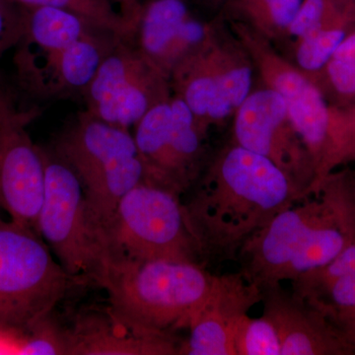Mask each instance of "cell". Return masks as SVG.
<instances>
[{"label":"cell","instance_id":"6da1fadb","mask_svg":"<svg viewBox=\"0 0 355 355\" xmlns=\"http://www.w3.org/2000/svg\"><path fill=\"white\" fill-rule=\"evenodd\" d=\"M184 202L202 261L237 260L282 210L308 196L275 163L232 144L209 158Z\"/></svg>","mask_w":355,"mask_h":355},{"label":"cell","instance_id":"7a4b0ae2","mask_svg":"<svg viewBox=\"0 0 355 355\" xmlns=\"http://www.w3.org/2000/svg\"><path fill=\"white\" fill-rule=\"evenodd\" d=\"M214 279L195 261H109L99 286L108 293L110 305L128 319L173 334L188 329Z\"/></svg>","mask_w":355,"mask_h":355},{"label":"cell","instance_id":"3957f363","mask_svg":"<svg viewBox=\"0 0 355 355\" xmlns=\"http://www.w3.org/2000/svg\"><path fill=\"white\" fill-rule=\"evenodd\" d=\"M53 148L78 178L100 236L121 198L144 180L132 133L85 110Z\"/></svg>","mask_w":355,"mask_h":355},{"label":"cell","instance_id":"277c9868","mask_svg":"<svg viewBox=\"0 0 355 355\" xmlns=\"http://www.w3.org/2000/svg\"><path fill=\"white\" fill-rule=\"evenodd\" d=\"M109 261H202L182 197L149 182L128 191L100 232ZM105 268V266H104Z\"/></svg>","mask_w":355,"mask_h":355},{"label":"cell","instance_id":"5b68a950","mask_svg":"<svg viewBox=\"0 0 355 355\" xmlns=\"http://www.w3.org/2000/svg\"><path fill=\"white\" fill-rule=\"evenodd\" d=\"M71 280L37 231L0 219V335L20 336L51 314Z\"/></svg>","mask_w":355,"mask_h":355},{"label":"cell","instance_id":"8992f818","mask_svg":"<svg viewBox=\"0 0 355 355\" xmlns=\"http://www.w3.org/2000/svg\"><path fill=\"white\" fill-rule=\"evenodd\" d=\"M336 214L333 190L320 184L315 193L279 212L241 248L239 272L260 291L291 282L330 230Z\"/></svg>","mask_w":355,"mask_h":355},{"label":"cell","instance_id":"52a82bcc","mask_svg":"<svg viewBox=\"0 0 355 355\" xmlns=\"http://www.w3.org/2000/svg\"><path fill=\"white\" fill-rule=\"evenodd\" d=\"M41 153L44 189L37 232L72 279L99 286L105 254L80 182L53 148Z\"/></svg>","mask_w":355,"mask_h":355},{"label":"cell","instance_id":"ba28073f","mask_svg":"<svg viewBox=\"0 0 355 355\" xmlns=\"http://www.w3.org/2000/svg\"><path fill=\"white\" fill-rule=\"evenodd\" d=\"M132 133L144 181L180 197L197 184L209 162L207 128L179 97L154 106L135 125Z\"/></svg>","mask_w":355,"mask_h":355},{"label":"cell","instance_id":"9c48e42d","mask_svg":"<svg viewBox=\"0 0 355 355\" xmlns=\"http://www.w3.org/2000/svg\"><path fill=\"white\" fill-rule=\"evenodd\" d=\"M38 108L23 109L12 91L0 81V207L11 220L37 231L44 198L41 146L33 142L28 125Z\"/></svg>","mask_w":355,"mask_h":355},{"label":"cell","instance_id":"30bf717a","mask_svg":"<svg viewBox=\"0 0 355 355\" xmlns=\"http://www.w3.org/2000/svg\"><path fill=\"white\" fill-rule=\"evenodd\" d=\"M232 142L272 161L308 195L314 193L312 161L279 93L266 86L250 93L233 116Z\"/></svg>","mask_w":355,"mask_h":355},{"label":"cell","instance_id":"8fae6325","mask_svg":"<svg viewBox=\"0 0 355 355\" xmlns=\"http://www.w3.org/2000/svg\"><path fill=\"white\" fill-rule=\"evenodd\" d=\"M260 289L241 272L216 275L209 295L191 318L181 355H235L236 331L243 318L261 303Z\"/></svg>","mask_w":355,"mask_h":355},{"label":"cell","instance_id":"7c38bea8","mask_svg":"<svg viewBox=\"0 0 355 355\" xmlns=\"http://www.w3.org/2000/svg\"><path fill=\"white\" fill-rule=\"evenodd\" d=\"M286 101L292 123L312 161L315 193L336 167L349 160L347 116L331 108L314 80Z\"/></svg>","mask_w":355,"mask_h":355},{"label":"cell","instance_id":"4fadbf2b","mask_svg":"<svg viewBox=\"0 0 355 355\" xmlns=\"http://www.w3.org/2000/svg\"><path fill=\"white\" fill-rule=\"evenodd\" d=\"M261 293L263 313L279 334L282 355H352L335 324L304 299L282 284Z\"/></svg>","mask_w":355,"mask_h":355},{"label":"cell","instance_id":"5bb4252c","mask_svg":"<svg viewBox=\"0 0 355 355\" xmlns=\"http://www.w3.org/2000/svg\"><path fill=\"white\" fill-rule=\"evenodd\" d=\"M69 331L70 355L179 354L173 334L135 323L111 305L81 315Z\"/></svg>","mask_w":355,"mask_h":355},{"label":"cell","instance_id":"9a60e30c","mask_svg":"<svg viewBox=\"0 0 355 355\" xmlns=\"http://www.w3.org/2000/svg\"><path fill=\"white\" fill-rule=\"evenodd\" d=\"M119 41L111 33L96 30L18 76L20 83L40 97L83 95L100 64Z\"/></svg>","mask_w":355,"mask_h":355},{"label":"cell","instance_id":"2e32d148","mask_svg":"<svg viewBox=\"0 0 355 355\" xmlns=\"http://www.w3.org/2000/svg\"><path fill=\"white\" fill-rule=\"evenodd\" d=\"M22 33L14 58L18 76L101 30L76 14L53 7H22Z\"/></svg>","mask_w":355,"mask_h":355},{"label":"cell","instance_id":"e0dca14e","mask_svg":"<svg viewBox=\"0 0 355 355\" xmlns=\"http://www.w3.org/2000/svg\"><path fill=\"white\" fill-rule=\"evenodd\" d=\"M191 14L188 0L141 2L133 15L130 36L125 42L166 76L168 51L180 26Z\"/></svg>","mask_w":355,"mask_h":355},{"label":"cell","instance_id":"ac0fdd59","mask_svg":"<svg viewBox=\"0 0 355 355\" xmlns=\"http://www.w3.org/2000/svg\"><path fill=\"white\" fill-rule=\"evenodd\" d=\"M169 77L147 62L111 101L91 114L125 130L172 96Z\"/></svg>","mask_w":355,"mask_h":355},{"label":"cell","instance_id":"d6986e66","mask_svg":"<svg viewBox=\"0 0 355 355\" xmlns=\"http://www.w3.org/2000/svg\"><path fill=\"white\" fill-rule=\"evenodd\" d=\"M303 0H227L220 10L225 21L241 23L273 44L284 41Z\"/></svg>","mask_w":355,"mask_h":355},{"label":"cell","instance_id":"ffe728a7","mask_svg":"<svg viewBox=\"0 0 355 355\" xmlns=\"http://www.w3.org/2000/svg\"><path fill=\"white\" fill-rule=\"evenodd\" d=\"M146 62L135 46L120 40L84 91L86 111L94 113L111 101Z\"/></svg>","mask_w":355,"mask_h":355},{"label":"cell","instance_id":"44dd1931","mask_svg":"<svg viewBox=\"0 0 355 355\" xmlns=\"http://www.w3.org/2000/svg\"><path fill=\"white\" fill-rule=\"evenodd\" d=\"M21 7L48 6L80 16L103 31L127 41L130 27L111 0H11Z\"/></svg>","mask_w":355,"mask_h":355},{"label":"cell","instance_id":"7402d4cb","mask_svg":"<svg viewBox=\"0 0 355 355\" xmlns=\"http://www.w3.org/2000/svg\"><path fill=\"white\" fill-rule=\"evenodd\" d=\"M347 35V26L335 25L301 37L291 44L293 64L314 80V76L324 69Z\"/></svg>","mask_w":355,"mask_h":355},{"label":"cell","instance_id":"603a6c76","mask_svg":"<svg viewBox=\"0 0 355 355\" xmlns=\"http://www.w3.org/2000/svg\"><path fill=\"white\" fill-rule=\"evenodd\" d=\"M355 273V242L323 266L292 280V292L306 301L319 297L338 280Z\"/></svg>","mask_w":355,"mask_h":355},{"label":"cell","instance_id":"cb8c5ba5","mask_svg":"<svg viewBox=\"0 0 355 355\" xmlns=\"http://www.w3.org/2000/svg\"><path fill=\"white\" fill-rule=\"evenodd\" d=\"M70 349L69 329L62 328L51 313L20 336L16 354L70 355Z\"/></svg>","mask_w":355,"mask_h":355},{"label":"cell","instance_id":"d4e9b609","mask_svg":"<svg viewBox=\"0 0 355 355\" xmlns=\"http://www.w3.org/2000/svg\"><path fill=\"white\" fill-rule=\"evenodd\" d=\"M235 355H282L277 328L266 314L243 318L236 331Z\"/></svg>","mask_w":355,"mask_h":355},{"label":"cell","instance_id":"484cf974","mask_svg":"<svg viewBox=\"0 0 355 355\" xmlns=\"http://www.w3.org/2000/svg\"><path fill=\"white\" fill-rule=\"evenodd\" d=\"M219 19L207 22L191 15L180 26L173 40L165 62V73L169 77L172 70L184 58L200 50L216 33Z\"/></svg>","mask_w":355,"mask_h":355},{"label":"cell","instance_id":"4316f807","mask_svg":"<svg viewBox=\"0 0 355 355\" xmlns=\"http://www.w3.org/2000/svg\"><path fill=\"white\" fill-rule=\"evenodd\" d=\"M307 302L321 311L331 322L354 310L355 273L338 280L321 296Z\"/></svg>","mask_w":355,"mask_h":355},{"label":"cell","instance_id":"83f0119b","mask_svg":"<svg viewBox=\"0 0 355 355\" xmlns=\"http://www.w3.org/2000/svg\"><path fill=\"white\" fill-rule=\"evenodd\" d=\"M23 27L22 7L0 0V58L19 41Z\"/></svg>","mask_w":355,"mask_h":355},{"label":"cell","instance_id":"f1b7e54d","mask_svg":"<svg viewBox=\"0 0 355 355\" xmlns=\"http://www.w3.org/2000/svg\"><path fill=\"white\" fill-rule=\"evenodd\" d=\"M324 70L336 92L343 96L355 95V62L331 58Z\"/></svg>","mask_w":355,"mask_h":355},{"label":"cell","instance_id":"f546056e","mask_svg":"<svg viewBox=\"0 0 355 355\" xmlns=\"http://www.w3.org/2000/svg\"><path fill=\"white\" fill-rule=\"evenodd\" d=\"M342 335L352 352L355 354V309L331 322Z\"/></svg>","mask_w":355,"mask_h":355},{"label":"cell","instance_id":"4dcf8cb0","mask_svg":"<svg viewBox=\"0 0 355 355\" xmlns=\"http://www.w3.org/2000/svg\"><path fill=\"white\" fill-rule=\"evenodd\" d=\"M333 58L355 62V31L345 36L338 48L336 49Z\"/></svg>","mask_w":355,"mask_h":355},{"label":"cell","instance_id":"1f68e13d","mask_svg":"<svg viewBox=\"0 0 355 355\" xmlns=\"http://www.w3.org/2000/svg\"><path fill=\"white\" fill-rule=\"evenodd\" d=\"M114 6L119 7L121 15L127 20L128 27H130V21L137 12L141 0H111Z\"/></svg>","mask_w":355,"mask_h":355},{"label":"cell","instance_id":"d6a6232c","mask_svg":"<svg viewBox=\"0 0 355 355\" xmlns=\"http://www.w3.org/2000/svg\"><path fill=\"white\" fill-rule=\"evenodd\" d=\"M349 121V160L355 159V114H347Z\"/></svg>","mask_w":355,"mask_h":355},{"label":"cell","instance_id":"836d02e7","mask_svg":"<svg viewBox=\"0 0 355 355\" xmlns=\"http://www.w3.org/2000/svg\"><path fill=\"white\" fill-rule=\"evenodd\" d=\"M198 1L210 10L214 11V12H220L222 7L227 0H198Z\"/></svg>","mask_w":355,"mask_h":355},{"label":"cell","instance_id":"e575fe53","mask_svg":"<svg viewBox=\"0 0 355 355\" xmlns=\"http://www.w3.org/2000/svg\"><path fill=\"white\" fill-rule=\"evenodd\" d=\"M352 178H354V184H355V175H354V177H352Z\"/></svg>","mask_w":355,"mask_h":355},{"label":"cell","instance_id":"d590c367","mask_svg":"<svg viewBox=\"0 0 355 355\" xmlns=\"http://www.w3.org/2000/svg\"><path fill=\"white\" fill-rule=\"evenodd\" d=\"M0 209H1V207H0Z\"/></svg>","mask_w":355,"mask_h":355}]
</instances>
